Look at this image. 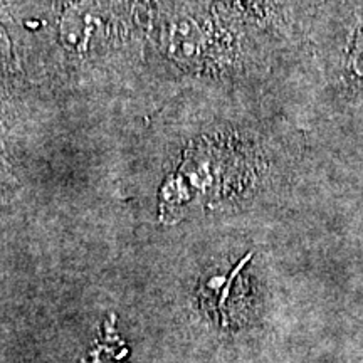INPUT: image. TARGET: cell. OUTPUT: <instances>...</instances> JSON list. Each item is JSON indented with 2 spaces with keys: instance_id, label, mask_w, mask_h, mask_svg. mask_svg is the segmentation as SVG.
<instances>
[{
  "instance_id": "7a4b0ae2",
  "label": "cell",
  "mask_w": 363,
  "mask_h": 363,
  "mask_svg": "<svg viewBox=\"0 0 363 363\" xmlns=\"http://www.w3.org/2000/svg\"><path fill=\"white\" fill-rule=\"evenodd\" d=\"M0 48H6V40H4V33L0 30Z\"/></svg>"
},
{
  "instance_id": "6da1fadb",
  "label": "cell",
  "mask_w": 363,
  "mask_h": 363,
  "mask_svg": "<svg viewBox=\"0 0 363 363\" xmlns=\"http://www.w3.org/2000/svg\"><path fill=\"white\" fill-rule=\"evenodd\" d=\"M350 61H352V69L355 71L360 78H363V26H360V29H358L357 43H355V48H353Z\"/></svg>"
}]
</instances>
